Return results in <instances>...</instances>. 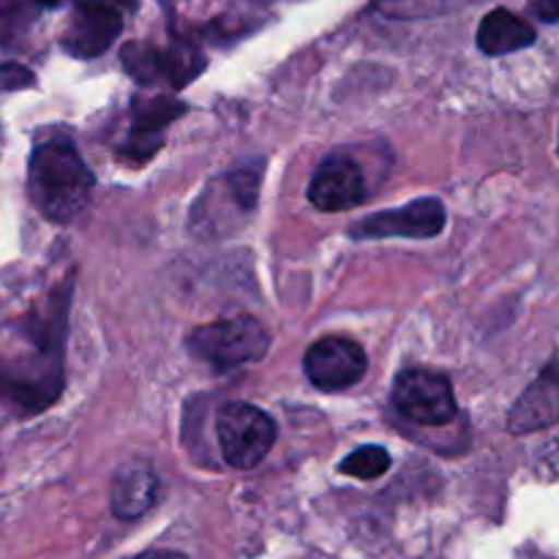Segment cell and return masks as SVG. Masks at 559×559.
<instances>
[{
    "mask_svg": "<svg viewBox=\"0 0 559 559\" xmlns=\"http://www.w3.org/2000/svg\"><path fill=\"white\" fill-rule=\"evenodd\" d=\"M33 3H36L38 9H55V5H60L63 0H33Z\"/></svg>",
    "mask_w": 559,
    "mask_h": 559,
    "instance_id": "44dd1931",
    "label": "cell"
},
{
    "mask_svg": "<svg viewBox=\"0 0 559 559\" xmlns=\"http://www.w3.org/2000/svg\"><path fill=\"white\" fill-rule=\"evenodd\" d=\"M304 369L309 374L311 385L320 391L336 393L358 385L364 380L369 360H366L364 347L353 338L325 336L309 347L304 358Z\"/></svg>",
    "mask_w": 559,
    "mask_h": 559,
    "instance_id": "52a82bcc",
    "label": "cell"
},
{
    "mask_svg": "<svg viewBox=\"0 0 559 559\" xmlns=\"http://www.w3.org/2000/svg\"><path fill=\"white\" fill-rule=\"evenodd\" d=\"M267 347H271V333L254 317L207 322L189 336L191 355L222 371L265 358Z\"/></svg>",
    "mask_w": 559,
    "mask_h": 559,
    "instance_id": "3957f363",
    "label": "cell"
},
{
    "mask_svg": "<svg viewBox=\"0 0 559 559\" xmlns=\"http://www.w3.org/2000/svg\"><path fill=\"white\" fill-rule=\"evenodd\" d=\"M366 175L347 153H333L317 167L309 183V200L322 213H344L366 200Z\"/></svg>",
    "mask_w": 559,
    "mask_h": 559,
    "instance_id": "ba28073f",
    "label": "cell"
},
{
    "mask_svg": "<svg viewBox=\"0 0 559 559\" xmlns=\"http://www.w3.org/2000/svg\"><path fill=\"white\" fill-rule=\"evenodd\" d=\"M158 495V478L147 464L131 462L115 473L112 491V513L118 519H140L153 508Z\"/></svg>",
    "mask_w": 559,
    "mask_h": 559,
    "instance_id": "8fae6325",
    "label": "cell"
},
{
    "mask_svg": "<svg viewBox=\"0 0 559 559\" xmlns=\"http://www.w3.org/2000/svg\"><path fill=\"white\" fill-rule=\"evenodd\" d=\"M559 420V358L551 360L538 380L519 396L513 404L508 429L513 435H533V431L546 429V426Z\"/></svg>",
    "mask_w": 559,
    "mask_h": 559,
    "instance_id": "30bf717a",
    "label": "cell"
},
{
    "mask_svg": "<svg viewBox=\"0 0 559 559\" xmlns=\"http://www.w3.org/2000/svg\"><path fill=\"white\" fill-rule=\"evenodd\" d=\"M33 85V71L20 63H0V87L3 91H20Z\"/></svg>",
    "mask_w": 559,
    "mask_h": 559,
    "instance_id": "e0dca14e",
    "label": "cell"
},
{
    "mask_svg": "<svg viewBox=\"0 0 559 559\" xmlns=\"http://www.w3.org/2000/svg\"><path fill=\"white\" fill-rule=\"evenodd\" d=\"M96 178L66 134H44L27 162V197L49 222L66 224L85 211Z\"/></svg>",
    "mask_w": 559,
    "mask_h": 559,
    "instance_id": "7a4b0ae2",
    "label": "cell"
},
{
    "mask_svg": "<svg viewBox=\"0 0 559 559\" xmlns=\"http://www.w3.org/2000/svg\"><path fill=\"white\" fill-rule=\"evenodd\" d=\"M76 3H98V5H112V9H126L134 0H76Z\"/></svg>",
    "mask_w": 559,
    "mask_h": 559,
    "instance_id": "ffe728a7",
    "label": "cell"
},
{
    "mask_svg": "<svg viewBox=\"0 0 559 559\" xmlns=\"http://www.w3.org/2000/svg\"><path fill=\"white\" fill-rule=\"evenodd\" d=\"M391 469V453L382 445H364L349 453L342 462V473L353 475L358 480H374Z\"/></svg>",
    "mask_w": 559,
    "mask_h": 559,
    "instance_id": "2e32d148",
    "label": "cell"
},
{
    "mask_svg": "<svg viewBox=\"0 0 559 559\" xmlns=\"http://www.w3.org/2000/svg\"><path fill=\"white\" fill-rule=\"evenodd\" d=\"M445 229V205L435 197H420L393 211H380L364 222L353 224L349 235L355 240H382V238H413L429 240Z\"/></svg>",
    "mask_w": 559,
    "mask_h": 559,
    "instance_id": "8992f818",
    "label": "cell"
},
{
    "mask_svg": "<svg viewBox=\"0 0 559 559\" xmlns=\"http://www.w3.org/2000/svg\"><path fill=\"white\" fill-rule=\"evenodd\" d=\"M186 112L180 102H173L167 96L151 98V102H136L134 107V131H131L129 153H140V158H147L162 145L164 126L173 123L175 118Z\"/></svg>",
    "mask_w": 559,
    "mask_h": 559,
    "instance_id": "4fadbf2b",
    "label": "cell"
},
{
    "mask_svg": "<svg viewBox=\"0 0 559 559\" xmlns=\"http://www.w3.org/2000/svg\"><path fill=\"white\" fill-rule=\"evenodd\" d=\"M33 0H0V47H16L36 16Z\"/></svg>",
    "mask_w": 559,
    "mask_h": 559,
    "instance_id": "9a60e30c",
    "label": "cell"
},
{
    "mask_svg": "<svg viewBox=\"0 0 559 559\" xmlns=\"http://www.w3.org/2000/svg\"><path fill=\"white\" fill-rule=\"evenodd\" d=\"M69 304L55 300L0 338V404L16 413H41L63 388V336Z\"/></svg>",
    "mask_w": 559,
    "mask_h": 559,
    "instance_id": "6da1fadb",
    "label": "cell"
},
{
    "mask_svg": "<svg viewBox=\"0 0 559 559\" xmlns=\"http://www.w3.org/2000/svg\"><path fill=\"white\" fill-rule=\"evenodd\" d=\"M530 11H533L538 20L557 22L559 20V0H533V3H530Z\"/></svg>",
    "mask_w": 559,
    "mask_h": 559,
    "instance_id": "ac0fdd59",
    "label": "cell"
},
{
    "mask_svg": "<svg viewBox=\"0 0 559 559\" xmlns=\"http://www.w3.org/2000/svg\"><path fill=\"white\" fill-rule=\"evenodd\" d=\"M276 420L254 404H224L216 418V437L229 467L251 469L276 445Z\"/></svg>",
    "mask_w": 559,
    "mask_h": 559,
    "instance_id": "277c9868",
    "label": "cell"
},
{
    "mask_svg": "<svg viewBox=\"0 0 559 559\" xmlns=\"http://www.w3.org/2000/svg\"><path fill=\"white\" fill-rule=\"evenodd\" d=\"M535 44V31L530 22L516 16L508 9H495L484 16L478 27V47L480 52L491 55H511L519 49H527Z\"/></svg>",
    "mask_w": 559,
    "mask_h": 559,
    "instance_id": "7c38bea8",
    "label": "cell"
},
{
    "mask_svg": "<svg viewBox=\"0 0 559 559\" xmlns=\"http://www.w3.org/2000/svg\"><path fill=\"white\" fill-rule=\"evenodd\" d=\"M120 31H123L120 9L98 3H76L74 14H71L63 36H60V47L71 58H98V55L112 47Z\"/></svg>",
    "mask_w": 559,
    "mask_h": 559,
    "instance_id": "9c48e42d",
    "label": "cell"
},
{
    "mask_svg": "<svg viewBox=\"0 0 559 559\" xmlns=\"http://www.w3.org/2000/svg\"><path fill=\"white\" fill-rule=\"evenodd\" d=\"M123 66L134 80L153 85L158 80H169L175 85V55L153 49L147 44H126L123 47Z\"/></svg>",
    "mask_w": 559,
    "mask_h": 559,
    "instance_id": "5bb4252c",
    "label": "cell"
},
{
    "mask_svg": "<svg viewBox=\"0 0 559 559\" xmlns=\"http://www.w3.org/2000/svg\"><path fill=\"white\" fill-rule=\"evenodd\" d=\"M134 559H186V555H180V551H145Z\"/></svg>",
    "mask_w": 559,
    "mask_h": 559,
    "instance_id": "d6986e66",
    "label": "cell"
},
{
    "mask_svg": "<svg viewBox=\"0 0 559 559\" xmlns=\"http://www.w3.org/2000/svg\"><path fill=\"white\" fill-rule=\"evenodd\" d=\"M393 404L418 426H445L459 413L451 380L431 369H404L393 385Z\"/></svg>",
    "mask_w": 559,
    "mask_h": 559,
    "instance_id": "5b68a950",
    "label": "cell"
}]
</instances>
